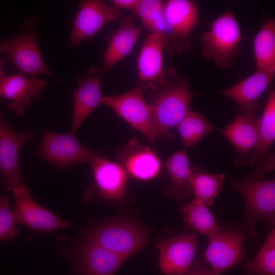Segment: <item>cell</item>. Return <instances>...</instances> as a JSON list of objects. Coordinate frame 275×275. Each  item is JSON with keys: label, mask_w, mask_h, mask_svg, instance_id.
Wrapping results in <instances>:
<instances>
[{"label": "cell", "mask_w": 275, "mask_h": 275, "mask_svg": "<svg viewBox=\"0 0 275 275\" xmlns=\"http://www.w3.org/2000/svg\"><path fill=\"white\" fill-rule=\"evenodd\" d=\"M163 12L172 33L183 44L185 50L191 48L190 37L199 23V10L190 0L164 1Z\"/></svg>", "instance_id": "21"}, {"label": "cell", "mask_w": 275, "mask_h": 275, "mask_svg": "<svg viewBox=\"0 0 275 275\" xmlns=\"http://www.w3.org/2000/svg\"><path fill=\"white\" fill-rule=\"evenodd\" d=\"M274 76L275 72L256 69L247 78L217 93L237 103L240 107L238 114L256 116L259 100Z\"/></svg>", "instance_id": "16"}, {"label": "cell", "mask_w": 275, "mask_h": 275, "mask_svg": "<svg viewBox=\"0 0 275 275\" xmlns=\"http://www.w3.org/2000/svg\"><path fill=\"white\" fill-rule=\"evenodd\" d=\"M46 84L35 75L18 73L5 76L0 79V98L10 100L8 108L21 115L31 104L32 98H38Z\"/></svg>", "instance_id": "17"}, {"label": "cell", "mask_w": 275, "mask_h": 275, "mask_svg": "<svg viewBox=\"0 0 275 275\" xmlns=\"http://www.w3.org/2000/svg\"><path fill=\"white\" fill-rule=\"evenodd\" d=\"M102 105L114 110L133 128L142 133L152 146L156 140L152 109L138 86L123 94L103 96Z\"/></svg>", "instance_id": "8"}, {"label": "cell", "mask_w": 275, "mask_h": 275, "mask_svg": "<svg viewBox=\"0 0 275 275\" xmlns=\"http://www.w3.org/2000/svg\"><path fill=\"white\" fill-rule=\"evenodd\" d=\"M141 29L135 23L133 16L130 15L112 31L104 54L102 75L132 52Z\"/></svg>", "instance_id": "22"}, {"label": "cell", "mask_w": 275, "mask_h": 275, "mask_svg": "<svg viewBox=\"0 0 275 275\" xmlns=\"http://www.w3.org/2000/svg\"><path fill=\"white\" fill-rule=\"evenodd\" d=\"M126 258L87 241L77 263L79 275H114Z\"/></svg>", "instance_id": "23"}, {"label": "cell", "mask_w": 275, "mask_h": 275, "mask_svg": "<svg viewBox=\"0 0 275 275\" xmlns=\"http://www.w3.org/2000/svg\"><path fill=\"white\" fill-rule=\"evenodd\" d=\"M233 187L242 196L245 204L243 224L250 239L256 236L257 223L266 221L275 225V180L264 179V174L254 171L243 178L231 177Z\"/></svg>", "instance_id": "2"}, {"label": "cell", "mask_w": 275, "mask_h": 275, "mask_svg": "<svg viewBox=\"0 0 275 275\" xmlns=\"http://www.w3.org/2000/svg\"><path fill=\"white\" fill-rule=\"evenodd\" d=\"M159 249V266L166 275H185L191 268L197 249L196 233L176 235L156 245Z\"/></svg>", "instance_id": "11"}, {"label": "cell", "mask_w": 275, "mask_h": 275, "mask_svg": "<svg viewBox=\"0 0 275 275\" xmlns=\"http://www.w3.org/2000/svg\"><path fill=\"white\" fill-rule=\"evenodd\" d=\"M253 49L257 70L275 72V20H266L255 36Z\"/></svg>", "instance_id": "27"}, {"label": "cell", "mask_w": 275, "mask_h": 275, "mask_svg": "<svg viewBox=\"0 0 275 275\" xmlns=\"http://www.w3.org/2000/svg\"><path fill=\"white\" fill-rule=\"evenodd\" d=\"M225 173L212 174L201 166L192 167L191 187L196 198L208 207L213 205L225 180Z\"/></svg>", "instance_id": "28"}, {"label": "cell", "mask_w": 275, "mask_h": 275, "mask_svg": "<svg viewBox=\"0 0 275 275\" xmlns=\"http://www.w3.org/2000/svg\"><path fill=\"white\" fill-rule=\"evenodd\" d=\"M33 136L31 129L20 133L15 132L0 112V173L3 186L8 190L27 187L20 171L19 154L22 146Z\"/></svg>", "instance_id": "9"}, {"label": "cell", "mask_w": 275, "mask_h": 275, "mask_svg": "<svg viewBox=\"0 0 275 275\" xmlns=\"http://www.w3.org/2000/svg\"><path fill=\"white\" fill-rule=\"evenodd\" d=\"M1 50L0 49V53H1ZM4 61L2 60L0 58V79L3 78L5 75L4 74V72L2 69V64Z\"/></svg>", "instance_id": "34"}, {"label": "cell", "mask_w": 275, "mask_h": 275, "mask_svg": "<svg viewBox=\"0 0 275 275\" xmlns=\"http://www.w3.org/2000/svg\"><path fill=\"white\" fill-rule=\"evenodd\" d=\"M275 229L272 228L256 257L246 262L244 275H275Z\"/></svg>", "instance_id": "30"}, {"label": "cell", "mask_w": 275, "mask_h": 275, "mask_svg": "<svg viewBox=\"0 0 275 275\" xmlns=\"http://www.w3.org/2000/svg\"><path fill=\"white\" fill-rule=\"evenodd\" d=\"M164 166L170 178L169 184L164 187L165 195L174 201L189 197L193 193L192 167L186 151L180 149L173 153L166 161Z\"/></svg>", "instance_id": "24"}, {"label": "cell", "mask_w": 275, "mask_h": 275, "mask_svg": "<svg viewBox=\"0 0 275 275\" xmlns=\"http://www.w3.org/2000/svg\"><path fill=\"white\" fill-rule=\"evenodd\" d=\"M90 166L93 174L95 187L99 196L112 201L123 197L126 189L127 174L120 164L100 154Z\"/></svg>", "instance_id": "18"}, {"label": "cell", "mask_w": 275, "mask_h": 275, "mask_svg": "<svg viewBox=\"0 0 275 275\" xmlns=\"http://www.w3.org/2000/svg\"><path fill=\"white\" fill-rule=\"evenodd\" d=\"M13 210L9 205L8 198H0V242L14 239L19 235L16 227Z\"/></svg>", "instance_id": "31"}, {"label": "cell", "mask_w": 275, "mask_h": 275, "mask_svg": "<svg viewBox=\"0 0 275 275\" xmlns=\"http://www.w3.org/2000/svg\"><path fill=\"white\" fill-rule=\"evenodd\" d=\"M185 275H219L213 271L204 259L194 261L189 270Z\"/></svg>", "instance_id": "32"}, {"label": "cell", "mask_w": 275, "mask_h": 275, "mask_svg": "<svg viewBox=\"0 0 275 275\" xmlns=\"http://www.w3.org/2000/svg\"><path fill=\"white\" fill-rule=\"evenodd\" d=\"M164 42L155 33H149L145 38L137 60V86L148 91L161 84L171 68L164 67Z\"/></svg>", "instance_id": "13"}, {"label": "cell", "mask_w": 275, "mask_h": 275, "mask_svg": "<svg viewBox=\"0 0 275 275\" xmlns=\"http://www.w3.org/2000/svg\"><path fill=\"white\" fill-rule=\"evenodd\" d=\"M208 238L203 259L215 273L221 275L245 260L244 243L250 239L243 223L222 226Z\"/></svg>", "instance_id": "4"}, {"label": "cell", "mask_w": 275, "mask_h": 275, "mask_svg": "<svg viewBox=\"0 0 275 275\" xmlns=\"http://www.w3.org/2000/svg\"><path fill=\"white\" fill-rule=\"evenodd\" d=\"M131 178L151 180L161 172L163 164L158 154L147 145L133 137L118 150L117 161Z\"/></svg>", "instance_id": "14"}, {"label": "cell", "mask_w": 275, "mask_h": 275, "mask_svg": "<svg viewBox=\"0 0 275 275\" xmlns=\"http://www.w3.org/2000/svg\"><path fill=\"white\" fill-rule=\"evenodd\" d=\"M176 127L186 149L194 147L201 139L216 130L204 115L191 109Z\"/></svg>", "instance_id": "29"}, {"label": "cell", "mask_w": 275, "mask_h": 275, "mask_svg": "<svg viewBox=\"0 0 275 275\" xmlns=\"http://www.w3.org/2000/svg\"><path fill=\"white\" fill-rule=\"evenodd\" d=\"M258 119L256 116L238 114L220 132L235 147L236 166L246 163L257 143Z\"/></svg>", "instance_id": "20"}, {"label": "cell", "mask_w": 275, "mask_h": 275, "mask_svg": "<svg viewBox=\"0 0 275 275\" xmlns=\"http://www.w3.org/2000/svg\"><path fill=\"white\" fill-rule=\"evenodd\" d=\"M119 9L100 0L82 1L71 29L69 46L77 47L100 31L105 25L119 20Z\"/></svg>", "instance_id": "10"}, {"label": "cell", "mask_w": 275, "mask_h": 275, "mask_svg": "<svg viewBox=\"0 0 275 275\" xmlns=\"http://www.w3.org/2000/svg\"><path fill=\"white\" fill-rule=\"evenodd\" d=\"M39 157L60 170H65L77 163L90 165L101 154L98 150L88 148L71 133L63 134L46 129L42 136L37 149Z\"/></svg>", "instance_id": "6"}, {"label": "cell", "mask_w": 275, "mask_h": 275, "mask_svg": "<svg viewBox=\"0 0 275 275\" xmlns=\"http://www.w3.org/2000/svg\"><path fill=\"white\" fill-rule=\"evenodd\" d=\"M15 199L13 210L16 223L23 225L34 231L51 233L69 226L68 221L60 218L37 203L28 188L12 191Z\"/></svg>", "instance_id": "12"}, {"label": "cell", "mask_w": 275, "mask_h": 275, "mask_svg": "<svg viewBox=\"0 0 275 275\" xmlns=\"http://www.w3.org/2000/svg\"><path fill=\"white\" fill-rule=\"evenodd\" d=\"M242 38L238 21L231 10L227 11L215 19L201 36V53L219 68L228 69L240 51Z\"/></svg>", "instance_id": "3"}, {"label": "cell", "mask_w": 275, "mask_h": 275, "mask_svg": "<svg viewBox=\"0 0 275 275\" xmlns=\"http://www.w3.org/2000/svg\"><path fill=\"white\" fill-rule=\"evenodd\" d=\"M36 18L29 17L23 23L22 31L11 38L0 42L1 51L6 53L8 60L24 75H43L55 78L48 69L39 50L35 26Z\"/></svg>", "instance_id": "5"}, {"label": "cell", "mask_w": 275, "mask_h": 275, "mask_svg": "<svg viewBox=\"0 0 275 275\" xmlns=\"http://www.w3.org/2000/svg\"><path fill=\"white\" fill-rule=\"evenodd\" d=\"M187 80L176 76L171 69L165 80L148 91L156 139H171V130L190 110L194 95Z\"/></svg>", "instance_id": "1"}, {"label": "cell", "mask_w": 275, "mask_h": 275, "mask_svg": "<svg viewBox=\"0 0 275 275\" xmlns=\"http://www.w3.org/2000/svg\"><path fill=\"white\" fill-rule=\"evenodd\" d=\"M275 139V92H269L262 116L258 119V140L247 162L252 166L260 163L268 154Z\"/></svg>", "instance_id": "25"}, {"label": "cell", "mask_w": 275, "mask_h": 275, "mask_svg": "<svg viewBox=\"0 0 275 275\" xmlns=\"http://www.w3.org/2000/svg\"><path fill=\"white\" fill-rule=\"evenodd\" d=\"M148 232L140 225L128 221H120L97 228L87 241L105 248L126 259L146 247Z\"/></svg>", "instance_id": "7"}, {"label": "cell", "mask_w": 275, "mask_h": 275, "mask_svg": "<svg viewBox=\"0 0 275 275\" xmlns=\"http://www.w3.org/2000/svg\"><path fill=\"white\" fill-rule=\"evenodd\" d=\"M141 0H112L111 3L117 8L131 11L134 14L138 9Z\"/></svg>", "instance_id": "33"}, {"label": "cell", "mask_w": 275, "mask_h": 275, "mask_svg": "<svg viewBox=\"0 0 275 275\" xmlns=\"http://www.w3.org/2000/svg\"><path fill=\"white\" fill-rule=\"evenodd\" d=\"M180 211L190 231L209 237L222 227L216 221L208 207L196 198L184 203L181 206Z\"/></svg>", "instance_id": "26"}, {"label": "cell", "mask_w": 275, "mask_h": 275, "mask_svg": "<svg viewBox=\"0 0 275 275\" xmlns=\"http://www.w3.org/2000/svg\"><path fill=\"white\" fill-rule=\"evenodd\" d=\"M163 5V1L141 0L135 15L140 18L141 29L162 38L166 51L172 54L181 52L185 48L169 27L164 15Z\"/></svg>", "instance_id": "19"}, {"label": "cell", "mask_w": 275, "mask_h": 275, "mask_svg": "<svg viewBox=\"0 0 275 275\" xmlns=\"http://www.w3.org/2000/svg\"><path fill=\"white\" fill-rule=\"evenodd\" d=\"M102 75L100 68L97 66H93L78 79V86L73 91L71 134L75 135L90 114L102 105Z\"/></svg>", "instance_id": "15"}]
</instances>
